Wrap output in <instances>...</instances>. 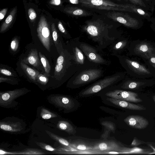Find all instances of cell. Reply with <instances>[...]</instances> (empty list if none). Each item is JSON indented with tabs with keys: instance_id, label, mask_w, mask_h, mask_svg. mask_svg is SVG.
Listing matches in <instances>:
<instances>
[{
	"instance_id": "cell-44",
	"label": "cell",
	"mask_w": 155,
	"mask_h": 155,
	"mask_svg": "<svg viewBox=\"0 0 155 155\" xmlns=\"http://www.w3.org/2000/svg\"><path fill=\"white\" fill-rule=\"evenodd\" d=\"M7 9L6 8L2 10L0 12V20L3 19L5 16Z\"/></svg>"
},
{
	"instance_id": "cell-47",
	"label": "cell",
	"mask_w": 155,
	"mask_h": 155,
	"mask_svg": "<svg viewBox=\"0 0 155 155\" xmlns=\"http://www.w3.org/2000/svg\"><path fill=\"white\" fill-rule=\"evenodd\" d=\"M152 98H153V101H154V102L155 103V95L153 96L152 97Z\"/></svg>"
},
{
	"instance_id": "cell-48",
	"label": "cell",
	"mask_w": 155,
	"mask_h": 155,
	"mask_svg": "<svg viewBox=\"0 0 155 155\" xmlns=\"http://www.w3.org/2000/svg\"><path fill=\"white\" fill-rule=\"evenodd\" d=\"M116 0L117 1H122V0Z\"/></svg>"
},
{
	"instance_id": "cell-15",
	"label": "cell",
	"mask_w": 155,
	"mask_h": 155,
	"mask_svg": "<svg viewBox=\"0 0 155 155\" xmlns=\"http://www.w3.org/2000/svg\"><path fill=\"white\" fill-rule=\"evenodd\" d=\"M124 121L130 127L140 130L146 128L149 124L146 118L139 115H129L124 119Z\"/></svg>"
},
{
	"instance_id": "cell-29",
	"label": "cell",
	"mask_w": 155,
	"mask_h": 155,
	"mask_svg": "<svg viewBox=\"0 0 155 155\" xmlns=\"http://www.w3.org/2000/svg\"><path fill=\"white\" fill-rule=\"evenodd\" d=\"M15 12V9L11 12L6 19L5 22L2 25L0 29V32H2L5 31L8 28L13 19L14 14Z\"/></svg>"
},
{
	"instance_id": "cell-39",
	"label": "cell",
	"mask_w": 155,
	"mask_h": 155,
	"mask_svg": "<svg viewBox=\"0 0 155 155\" xmlns=\"http://www.w3.org/2000/svg\"><path fill=\"white\" fill-rule=\"evenodd\" d=\"M28 14L30 19L31 20H34L36 17V14L34 9L32 8H30L28 10Z\"/></svg>"
},
{
	"instance_id": "cell-25",
	"label": "cell",
	"mask_w": 155,
	"mask_h": 155,
	"mask_svg": "<svg viewBox=\"0 0 155 155\" xmlns=\"http://www.w3.org/2000/svg\"><path fill=\"white\" fill-rule=\"evenodd\" d=\"M101 124L104 128V134L102 135L103 138H107L109 132H112L114 133H115L116 126L114 123L111 121H106L102 122Z\"/></svg>"
},
{
	"instance_id": "cell-35",
	"label": "cell",
	"mask_w": 155,
	"mask_h": 155,
	"mask_svg": "<svg viewBox=\"0 0 155 155\" xmlns=\"http://www.w3.org/2000/svg\"><path fill=\"white\" fill-rule=\"evenodd\" d=\"M48 78L45 76L39 74L38 75L37 81L43 85L45 84L48 81Z\"/></svg>"
},
{
	"instance_id": "cell-12",
	"label": "cell",
	"mask_w": 155,
	"mask_h": 155,
	"mask_svg": "<svg viewBox=\"0 0 155 155\" xmlns=\"http://www.w3.org/2000/svg\"><path fill=\"white\" fill-rule=\"evenodd\" d=\"M38 36L45 48L50 51L51 35L49 26L44 17H41L37 28Z\"/></svg>"
},
{
	"instance_id": "cell-43",
	"label": "cell",
	"mask_w": 155,
	"mask_h": 155,
	"mask_svg": "<svg viewBox=\"0 0 155 155\" xmlns=\"http://www.w3.org/2000/svg\"><path fill=\"white\" fill-rule=\"evenodd\" d=\"M146 143L153 150V151L151 153L150 155L155 154V143L152 142H147Z\"/></svg>"
},
{
	"instance_id": "cell-41",
	"label": "cell",
	"mask_w": 155,
	"mask_h": 155,
	"mask_svg": "<svg viewBox=\"0 0 155 155\" xmlns=\"http://www.w3.org/2000/svg\"><path fill=\"white\" fill-rule=\"evenodd\" d=\"M0 73L2 74L8 76H14L13 74L9 70L3 68L0 69Z\"/></svg>"
},
{
	"instance_id": "cell-10",
	"label": "cell",
	"mask_w": 155,
	"mask_h": 155,
	"mask_svg": "<svg viewBox=\"0 0 155 155\" xmlns=\"http://www.w3.org/2000/svg\"><path fill=\"white\" fill-rule=\"evenodd\" d=\"M105 95L107 97L131 102L139 103L142 101L137 93L120 89L110 90L105 92Z\"/></svg>"
},
{
	"instance_id": "cell-4",
	"label": "cell",
	"mask_w": 155,
	"mask_h": 155,
	"mask_svg": "<svg viewBox=\"0 0 155 155\" xmlns=\"http://www.w3.org/2000/svg\"><path fill=\"white\" fill-rule=\"evenodd\" d=\"M126 75V72H119L105 77L83 90L80 94L86 96L97 93L122 81Z\"/></svg>"
},
{
	"instance_id": "cell-34",
	"label": "cell",
	"mask_w": 155,
	"mask_h": 155,
	"mask_svg": "<svg viewBox=\"0 0 155 155\" xmlns=\"http://www.w3.org/2000/svg\"><path fill=\"white\" fill-rule=\"evenodd\" d=\"M36 144L41 148L45 150L55 152L58 151L57 149L54 148L51 146L44 143L37 142Z\"/></svg>"
},
{
	"instance_id": "cell-42",
	"label": "cell",
	"mask_w": 155,
	"mask_h": 155,
	"mask_svg": "<svg viewBox=\"0 0 155 155\" xmlns=\"http://www.w3.org/2000/svg\"><path fill=\"white\" fill-rule=\"evenodd\" d=\"M58 27L59 30L62 33L65 35H67V33L61 21H59V22L58 24Z\"/></svg>"
},
{
	"instance_id": "cell-19",
	"label": "cell",
	"mask_w": 155,
	"mask_h": 155,
	"mask_svg": "<svg viewBox=\"0 0 155 155\" xmlns=\"http://www.w3.org/2000/svg\"><path fill=\"white\" fill-rule=\"evenodd\" d=\"M23 61L25 63L30 64L34 67H38L40 64V62L38 56L37 50L35 49H31L27 57L24 58Z\"/></svg>"
},
{
	"instance_id": "cell-26",
	"label": "cell",
	"mask_w": 155,
	"mask_h": 155,
	"mask_svg": "<svg viewBox=\"0 0 155 155\" xmlns=\"http://www.w3.org/2000/svg\"><path fill=\"white\" fill-rule=\"evenodd\" d=\"M127 11L136 13L144 17H150V14L145 11L136 5L132 4H127Z\"/></svg>"
},
{
	"instance_id": "cell-6",
	"label": "cell",
	"mask_w": 155,
	"mask_h": 155,
	"mask_svg": "<svg viewBox=\"0 0 155 155\" xmlns=\"http://www.w3.org/2000/svg\"><path fill=\"white\" fill-rule=\"evenodd\" d=\"M83 7L100 10L127 12V4H118L109 0H79Z\"/></svg>"
},
{
	"instance_id": "cell-18",
	"label": "cell",
	"mask_w": 155,
	"mask_h": 155,
	"mask_svg": "<svg viewBox=\"0 0 155 155\" xmlns=\"http://www.w3.org/2000/svg\"><path fill=\"white\" fill-rule=\"evenodd\" d=\"M127 39L121 37L112 44L110 47V50L112 53V54L114 55L119 54L121 52L126 49H127L130 43Z\"/></svg>"
},
{
	"instance_id": "cell-20",
	"label": "cell",
	"mask_w": 155,
	"mask_h": 155,
	"mask_svg": "<svg viewBox=\"0 0 155 155\" xmlns=\"http://www.w3.org/2000/svg\"><path fill=\"white\" fill-rule=\"evenodd\" d=\"M152 151L151 148L145 149L137 147L129 148L124 147L121 154L150 155Z\"/></svg>"
},
{
	"instance_id": "cell-21",
	"label": "cell",
	"mask_w": 155,
	"mask_h": 155,
	"mask_svg": "<svg viewBox=\"0 0 155 155\" xmlns=\"http://www.w3.org/2000/svg\"><path fill=\"white\" fill-rule=\"evenodd\" d=\"M0 127L1 129L11 132L20 131L22 129V127L19 123L6 122H1Z\"/></svg>"
},
{
	"instance_id": "cell-17",
	"label": "cell",
	"mask_w": 155,
	"mask_h": 155,
	"mask_svg": "<svg viewBox=\"0 0 155 155\" xmlns=\"http://www.w3.org/2000/svg\"><path fill=\"white\" fill-rule=\"evenodd\" d=\"M51 102L56 106L69 110L74 106V101L71 98L63 96H55L51 97Z\"/></svg>"
},
{
	"instance_id": "cell-14",
	"label": "cell",
	"mask_w": 155,
	"mask_h": 155,
	"mask_svg": "<svg viewBox=\"0 0 155 155\" xmlns=\"http://www.w3.org/2000/svg\"><path fill=\"white\" fill-rule=\"evenodd\" d=\"M124 147L115 140H108L96 143L93 146V149L99 151L117 152L121 154Z\"/></svg>"
},
{
	"instance_id": "cell-50",
	"label": "cell",
	"mask_w": 155,
	"mask_h": 155,
	"mask_svg": "<svg viewBox=\"0 0 155 155\" xmlns=\"http://www.w3.org/2000/svg\"></svg>"
},
{
	"instance_id": "cell-31",
	"label": "cell",
	"mask_w": 155,
	"mask_h": 155,
	"mask_svg": "<svg viewBox=\"0 0 155 155\" xmlns=\"http://www.w3.org/2000/svg\"><path fill=\"white\" fill-rule=\"evenodd\" d=\"M39 55L41 62L45 69V73L47 75H48L51 70V66L49 62L46 57L40 52H39Z\"/></svg>"
},
{
	"instance_id": "cell-23",
	"label": "cell",
	"mask_w": 155,
	"mask_h": 155,
	"mask_svg": "<svg viewBox=\"0 0 155 155\" xmlns=\"http://www.w3.org/2000/svg\"><path fill=\"white\" fill-rule=\"evenodd\" d=\"M64 10L67 13L75 16L85 17L91 15V13L78 7H69L65 9Z\"/></svg>"
},
{
	"instance_id": "cell-40",
	"label": "cell",
	"mask_w": 155,
	"mask_h": 155,
	"mask_svg": "<svg viewBox=\"0 0 155 155\" xmlns=\"http://www.w3.org/2000/svg\"><path fill=\"white\" fill-rule=\"evenodd\" d=\"M132 4L145 7V4L142 0H129Z\"/></svg>"
},
{
	"instance_id": "cell-7",
	"label": "cell",
	"mask_w": 155,
	"mask_h": 155,
	"mask_svg": "<svg viewBox=\"0 0 155 155\" xmlns=\"http://www.w3.org/2000/svg\"><path fill=\"white\" fill-rule=\"evenodd\" d=\"M78 37L72 40L71 42V51L69 52L72 55L74 60L81 70L98 67V66L91 62L79 48L78 42Z\"/></svg>"
},
{
	"instance_id": "cell-16",
	"label": "cell",
	"mask_w": 155,
	"mask_h": 155,
	"mask_svg": "<svg viewBox=\"0 0 155 155\" xmlns=\"http://www.w3.org/2000/svg\"><path fill=\"white\" fill-rule=\"evenodd\" d=\"M106 99L114 105L125 109L135 110H146V108L144 106L140 104H135L130 102L109 97H107Z\"/></svg>"
},
{
	"instance_id": "cell-13",
	"label": "cell",
	"mask_w": 155,
	"mask_h": 155,
	"mask_svg": "<svg viewBox=\"0 0 155 155\" xmlns=\"http://www.w3.org/2000/svg\"><path fill=\"white\" fill-rule=\"evenodd\" d=\"M26 88L16 89L0 93V105L7 106L10 104L15 99L29 91Z\"/></svg>"
},
{
	"instance_id": "cell-8",
	"label": "cell",
	"mask_w": 155,
	"mask_h": 155,
	"mask_svg": "<svg viewBox=\"0 0 155 155\" xmlns=\"http://www.w3.org/2000/svg\"><path fill=\"white\" fill-rule=\"evenodd\" d=\"M117 87L124 90H137L155 84V78L141 79L125 76Z\"/></svg>"
},
{
	"instance_id": "cell-28",
	"label": "cell",
	"mask_w": 155,
	"mask_h": 155,
	"mask_svg": "<svg viewBox=\"0 0 155 155\" xmlns=\"http://www.w3.org/2000/svg\"><path fill=\"white\" fill-rule=\"evenodd\" d=\"M45 131L49 136L54 140L63 145L66 146H70L69 143L66 139L59 137L49 131L46 130Z\"/></svg>"
},
{
	"instance_id": "cell-2",
	"label": "cell",
	"mask_w": 155,
	"mask_h": 155,
	"mask_svg": "<svg viewBox=\"0 0 155 155\" xmlns=\"http://www.w3.org/2000/svg\"><path fill=\"white\" fill-rule=\"evenodd\" d=\"M119 62L126 71V73L134 78L148 79L155 78V72L136 60L120 54H116Z\"/></svg>"
},
{
	"instance_id": "cell-9",
	"label": "cell",
	"mask_w": 155,
	"mask_h": 155,
	"mask_svg": "<svg viewBox=\"0 0 155 155\" xmlns=\"http://www.w3.org/2000/svg\"><path fill=\"white\" fill-rule=\"evenodd\" d=\"M78 45L91 62L98 66L108 64V61L98 53L96 47L84 42L80 41V40L78 42Z\"/></svg>"
},
{
	"instance_id": "cell-24",
	"label": "cell",
	"mask_w": 155,
	"mask_h": 155,
	"mask_svg": "<svg viewBox=\"0 0 155 155\" xmlns=\"http://www.w3.org/2000/svg\"><path fill=\"white\" fill-rule=\"evenodd\" d=\"M58 128L70 134H74L76 131L73 126L68 122L61 120L58 122L57 125Z\"/></svg>"
},
{
	"instance_id": "cell-45",
	"label": "cell",
	"mask_w": 155,
	"mask_h": 155,
	"mask_svg": "<svg viewBox=\"0 0 155 155\" xmlns=\"http://www.w3.org/2000/svg\"><path fill=\"white\" fill-rule=\"evenodd\" d=\"M51 4L55 5H58L61 3L60 0H52L51 2Z\"/></svg>"
},
{
	"instance_id": "cell-46",
	"label": "cell",
	"mask_w": 155,
	"mask_h": 155,
	"mask_svg": "<svg viewBox=\"0 0 155 155\" xmlns=\"http://www.w3.org/2000/svg\"><path fill=\"white\" fill-rule=\"evenodd\" d=\"M70 1L72 4H77L78 3L79 0H70Z\"/></svg>"
},
{
	"instance_id": "cell-37",
	"label": "cell",
	"mask_w": 155,
	"mask_h": 155,
	"mask_svg": "<svg viewBox=\"0 0 155 155\" xmlns=\"http://www.w3.org/2000/svg\"><path fill=\"white\" fill-rule=\"evenodd\" d=\"M18 41L17 39L14 38L11 41V48L13 51H16L18 46Z\"/></svg>"
},
{
	"instance_id": "cell-49",
	"label": "cell",
	"mask_w": 155,
	"mask_h": 155,
	"mask_svg": "<svg viewBox=\"0 0 155 155\" xmlns=\"http://www.w3.org/2000/svg\"><path fill=\"white\" fill-rule=\"evenodd\" d=\"M145 0V1H149V0Z\"/></svg>"
},
{
	"instance_id": "cell-36",
	"label": "cell",
	"mask_w": 155,
	"mask_h": 155,
	"mask_svg": "<svg viewBox=\"0 0 155 155\" xmlns=\"http://www.w3.org/2000/svg\"><path fill=\"white\" fill-rule=\"evenodd\" d=\"M51 28L53 39L55 45H56L58 43V35L54 23L52 24Z\"/></svg>"
},
{
	"instance_id": "cell-27",
	"label": "cell",
	"mask_w": 155,
	"mask_h": 155,
	"mask_svg": "<svg viewBox=\"0 0 155 155\" xmlns=\"http://www.w3.org/2000/svg\"><path fill=\"white\" fill-rule=\"evenodd\" d=\"M143 60L147 66L150 69L155 72V52Z\"/></svg>"
},
{
	"instance_id": "cell-38",
	"label": "cell",
	"mask_w": 155,
	"mask_h": 155,
	"mask_svg": "<svg viewBox=\"0 0 155 155\" xmlns=\"http://www.w3.org/2000/svg\"><path fill=\"white\" fill-rule=\"evenodd\" d=\"M146 143V142L138 139L136 137H134L131 144V146L136 147L140 145Z\"/></svg>"
},
{
	"instance_id": "cell-33",
	"label": "cell",
	"mask_w": 155,
	"mask_h": 155,
	"mask_svg": "<svg viewBox=\"0 0 155 155\" xmlns=\"http://www.w3.org/2000/svg\"><path fill=\"white\" fill-rule=\"evenodd\" d=\"M40 115L41 117L44 119H48L57 117L56 114L44 108L42 109Z\"/></svg>"
},
{
	"instance_id": "cell-1",
	"label": "cell",
	"mask_w": 155,
	"mask_h": 155,
	"mask_svg": "<svg viewBox=\"0 0 155 155\" xmlns=\"http://www.w3.org/2000/svg\"><path fill=\"white\" fill-rule=\"evenodd\" d=\"M113 25L97 20L85 21L82 29L91 39L97 43L96 48L97 50H101L121 38L120 34L113 32Z\"/></svg>"
},
{
	"instance_id": "cell-5",
	"label": "cell",
	"mask_w": 155,
	"mask_h": 155,
	"mask_svg": "<svg viewBox=\"0 0 155 155\" xmlns=\"http://www.w3.org/2000/svg\"><path fill=\"white\" fill-rule=\"evenodd\" d=\"M127 49L130 55L137 56L143 60L155 52V43L147 40L130 41Z\"/></svg>"
},
{
	"instance_id": "cell-32",
	"label": "cell",
	"mask_w": 155,
	"mask_h": 155,
	"mask_svg": "<svg viewBox=\"0 0 155 155\" xmlns=\"http://www.w3.org/2000/svg\"><path fill=\"white\" fill-rule=\"evenodd\" d=\"M71 145L73 147L78 150H88L93 149V147L82 142L75 141Z\"/></svg>"
},
{
	"instance_id": "cell-3",
	"label": "cell",
	"mask_w": 155,
	"mask_h": 155,
	"mask_svg": "<svg viewBox=\"0 0 155 155\" xmlns=\"http://www.w3.org/2000/svg\"><path fill=\"white\" fill-rule=\"evenodd\" d=\"M104 72L103 70L98 67L80 70L71 77L69 85L73 88L79 87L101 78Z\"/></svg>"
},
{
	"instance_id": "cell-11",
	"label": "cell",
	"mask_w": 155,
	"mask_h": 155,
	"mask_svg": "<svg viewBox=\"0 0 155 155\" xmlns=\"http://www.w3.org/2000/svg\"><path fill=\"white\" fill-rule=\"evenodd\" d=\"M107 15L108 18L127 27L133 29H137L139 27V21L126 13L113 11L107 13Z\"/></svg>"
},
{
	"instance_id": "cell-22",
	"label": "cell",
	"mask_w": 155,
	"mask_h": 155,
	"mask_svg": "<svg viewBox=\"0 0 155 155\" xmlns=\"http://www.w3.org/2000/svg\"><path fill=\"white\" fill-rule=\"evenodd\" d=\"M21 68L28 78L34 82H37L39 73L37 71L31 68L21 61L20 63Z\"/></svg>"
},
{
	"instance_id": "cell-30",
	"label": "cell",
	"mask_w": 155,
	"mask_h": 155,
	"mask_svg": "<svg viewBox=\"0 0 155 155\" xmlns=\"http://www.w3.org/2000/svg\"><path fill=\"white\" fill-rule=\"evenodd\" d=\"M45 154V152L42 151L35 149H27L21 152L13 153V154L41 155Z\"/></svg>"
}]
</instances>
